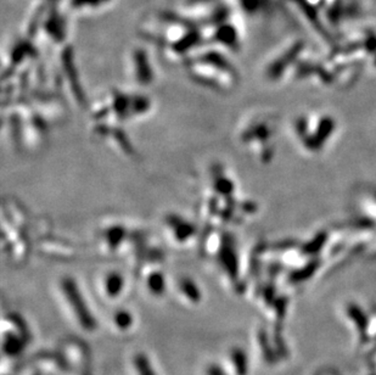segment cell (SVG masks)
<instances>
[{
    "mask_svg": "<svg viewBox=\"0 0 376 375\" xmlns=\"http://www.w3.org/2000/svg\"><path fill=\"white\" fill-rule=\"evenodd\" d=\"M112 322H114V325L118 330L121 331H126L129 330L132 328L133 323H134V318L131 312L128 309H117V311L114 313V317H112Z\"/></svg>",
    "mask_w": 376,
    "mask_h": 375,
    "instance_id": "cell-10",
    "label": "cell"
},
{
    "mask_svg": "<svg viewBox=\"0 0 376 375\" xmlns=\"http://www.w3.org/2000/svg\"><path fill=\"white\" fill-rule=\"evenodd\" d=\"M131 75L134 79V83L141 88L149 87L154 82L155 73L152 71L148 54L144 53V50L137 49L133 53L131 59Z\"/></svg>",
    "mask_w": 376,
    "mask_h": 375,
    "instance_id": "cell-6",
    "label": "cell"
},
{
    "mask_svg": "<svg viewBox=\"0 0 376 375\" xmlns=\"http://www.w3.org/2000/svg\"><path fill=\"white\" fill-rule=\"evenodd\" d=\"M231 362H233V365L235 368L237 375H246L247 364H246V357L241 349L234 348L231 351Z\"/></svg>",
    "mask_w": 376,
    "mask_h": 375,
    "instance_id": "cell-12",
    "label": "cell"
},
{
    "mask_svg": "<svg viewBox=\"0 0 376 375\" xmlns=\"http://www.w3.org/2000/svg\"><path fill=\"white\" fill-rule=\"evenodd\" d=\"M133 365H134L135 370L138 371V375H156L154 369H152L148 356H145L144 353L135 354L134 358H133Z\"/></svg>",
    "mask_w": 376,
    "mask_h": 375,
    "instance_id": "cell-11",
    "label": "cell"
},
{
    "mask_svg": "<svg viewBox=\"0 0 376 375\" xmlns=\"http://www.w3.org/2000/svg\"><path fill=\"white\" fill-rule=\"evenodd\" d=\"M59 289H60L62 298L66 302L75 319L77 320L79 326L86 331H94L98 326L97 320L88 306L77 280L70 275L61 278Z\"/></svg>",
    "mask_w": 376,
    "mask_h": 375,
    "instance_id": "cell-3",
    "label": "cell"
},
{
    "mask_svg": "<svg viewBox=\"0 0 376 375\" xmlns=\"http://www.w3.org/2000/svg\"><path fill=\"white\" fill-rule=\"evenodd\" d=\"M126 289V277L120 271L110 269L100 278V290L104 296L110 300H117Z\"/></svg>",
    "mask_w": 376,
    "mask_h": 375,
    "instance_id": "cell-8",
    "label": "cell"
},
{
    "mask_svg": "<svg viewBox=\"0 0 376 375\" xmlns=\"http://www.w3.org/2000/svg\"><path fill=\"white\" fill-rule=\"evenodd\" d=\"M162 232L167 243L177 249H186L194 245L199 235L196 224L179 213H168L163 216Z\"/></svg>",
    "mask_w": 376,
    "mask_h": 375,
    "instance_id": "cell-5",
    "label": "cell"
},
{
    "mask_svg": "<svg viewBox=\"0 0 376 375\" xmlns=\"http://www.w3.org/2000/svg\"><path fill=\"white\" fill-rule=\"evenodd\" d=\"M207 375H225L218 365H211L207 370Z\"/></svg>",
    "mask_w": 376,
    "mask_h": 375,
    "instance_id": "cell-13",
    "label": "cell"
},
{
    "mask_svg": "<svg viewBox=\"0 0 376 375\" xmlns=\"http://www.w3.org/2000/svg\"><path fill=\"white\" fill-rule=\"evenodd\" d=\"M158 262H151L146 264L143 271V283L149 294L152 296L160 297L167 291V278L162 269L160 268Z\"/></svg>",
    "mask_w": 376,
    "mask_h": 375,
    "instance_id": "cell-7",
    "label": "cell"
},
{
    "mask_svg": "<svg viewBox=\"0 0 376 375\" xmlns=\"http://www.w3.org/2000/svg\"><path fill=\"white\" fill-rule=\"evenodd\" d=\"M224 56L218 53L205 54L190 64L191 77L203 85L224 90L233 87L235 73Z\"/></svg>",
    "mask_w": 376,
    "mask_h": 375,
    "instance_id": "cell-2",
    "label": "cell"
},
{
    "mask_svg": "<svg viewBox=\"0 0 376 375\" xmlns=\"http://www.w3.org/2000/svg\"><path fill=\"white\" fill-rule=\"evenodd\" d=\"M138 243L139 238L137 230L133 232L121 222L106 223L99 230L98 245L101 252L109 256L121 254Z\"/></svg>",
    "mask_w": 376,
    "mask_h": 375,
    "instance_id": "cell-4",
    "label": "cell"
},
{
    "mask_svg": "<svg viewBox=\"0 0 376 375\" xmlns=\"http://www.w3.org/2000/svg\"><path fill=\"white\" fill-rule=\"evenodd\" d=\"M151 101L143 94L121 93L114 90L99 101L93 109V118L97 123L118 124L148 115Z\"/></svg>",
    "mask_w": 376,
    "mask_h": 375,
    "instance_id": "cell-1",
    "label": "cell"
},
{
    "mask_svg": "<svg viewBox=\"0 0 376 375\" xmlns=\"http://www.w3.org/2000/svg\"><path fill=\"white\" fill-rule=\"evenodd\" d=\"M177 290L180 296L184 300L188 301L189 303L197 305V303H200L202 301V291L200 289L199 284L193 278L189 277V275H184V277H180L178 279Z\"/></svg>",
    "mask_w": 376,
    "mask_h": 375,
    "instance_id": "cell-9",
    "label": "cell"
}]
</instances>
